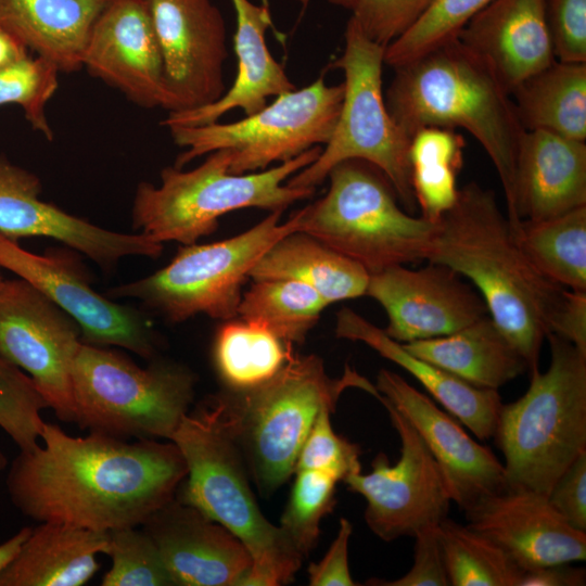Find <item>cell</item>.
I'll return each mask as SVG.
<instances>
[{"label": "cell", "instance_id": "obj_32", "mask_svg": "<svg viewBox=\"0 0 586 586\" xmlns=\"http://www.w3.org/2000/svg\"><path fill=\"white\" fill-rule=\"evenodd\" d=\"M531 263L553 283L586 292V206L511 226Z\"/></svg>", "mask_w": 586, "mask_h": 586}, {"label": "cell", "instance_id": "obj_3", "mask_svg": "<svg viewBox=\"0 0 586 586\" xmlns=\"http://www.w3.org/2000/svg\"><path fill=\"white\" fill-rule=\"evenodd\" d=\"M394 71L384 98L396 124L410 139L425 127L469 131L489 156L507 217L517 225V162L525 130L511 94L493 71L458 38Z\"/></svg>", "mask_w": 586, "mask_h": 586}, {"label": "cell", "instance_id": "obj_17", "mask_svg": "<svg viewBox=\"0 0 586 586\" xmlns=\"http://www.w3.org/2000/svg\"><path fill=\"white\" fill-rule=\"evenodd\" d=\"M366 295L384 308L385 334L403 344L451 334L489 315L477 291L453 269L431 262L370 275Z\"/></svg>", "mask_w": 586, "mask_h": 586}, {"label": "cell", "instance_id": "obj_18", "mask_svg": "<svg viewBox=\"0 0 586 586\" xmlns=\"http://www.w3.org/2000/svg\"><path fill=\"white\" fill-rule=\"evenodd\" d=\"M375 388L377 399L396 409L422 438L444 475L451 501L461 510L507 488L504 464L491 448L475 442L429 396L387 369L379 371Z\"/></svg>", "mask_w": 586, "mask_h": 586}, {"label": "cell", "instance_id": "obj_20", "mask_svg": "<svg viewBox=\"0 0 586 586\" xmlns=\"http://www.w3.org/2000/svg\"><path fill=\"white\" fill-rule=\"evenodd\" d=\"M81 66L141 107L175 109L144 0L109 1L92 26Z\"/></svg>", "mask_w": 586, "mask_h": 586}, {"label": "cell", "instance_id": "obj_35", "mask_svg": "<svg viewBox=\"0 0 586 586\" xmlns=\"http://www.w3.org/2000/svg\"><path fill=\"white\" fill-rule=\"evenodd\" d=\"M330 304L295 280L253 281L241 297L238 318L258 323L291 345L303 344Z\"/></svg>", "mask_w": 586, "mask_h": 586}, {"label": "cell", "instance_id": "obj_8", "mask_svg": "<svg viewBox=\"0 0 586 586\" xmlns=\"http://www.w3.org/2000/svg\"><path fill=\"white\" fill-rule=\"evenodd\" d=\"M330 187L296 211L300 231L361 265L369 275L425 260L436 222L398 204L384 174L360 160L336 164Z\"/></svg>", "mask_w": 586, "mask_h": 586}, {"label": "cell", "instance_id": "obj_12", "mask_svg": "<svg viewBox=\"0 0 586 586\" xmlns=\"http://www.w3.org/2000/svg\"><path fill=\"white\" fill-rule=\"evenodd\" d=\"M343 97V82L329 86L321 76L302 89L278 94L259 111L233 123L167 127L174 142L184 149L174 166L183 168L217 150L229 151V173L235 175L292 160L329 141Z\"/></svg>", "mask_w": 586, "mask_h": 586}, {"label": "cell", "instance_id": "obj_50", "mask_svg": "<svg viewBox=\"0 0 586 586\" xmlns=\"http://www.w3.org/2000/svg\"><path fill=\"white\" fill-rule=\"evenodd\" d=\"M28 55V49L10 31L0 26V69Z\"/></svg>", "mask_w": 586, "mask_h": 586}, {"label": "cell", "instance_id": "obj_1", "mask_svg": "<svg viewBox=\"0 0 586 586\" xmlns=\"http://www.w3.org/2000/svg\"><path fill=\"white\" fill-rule=\"evenodd\" d=\"M36 448L20 451L7 476L13 505L39 522L97 532L141 526L175 498L187 475L171 442L89 432L71 436L44 422Z\"/></svg>", "mask_w": 586, "mask_h": 586}, {"label": "cell", "instance_id": "obj_4", "mask_svg": "<svg viewBox=\"0 0 586 586\" xmlns=\"http://www.w3.org/2000/svg\"><path fill=\"white\" fill-rule=\"evenodd\" d=\"M169 441L178 447L187 464L184 484L176 498L226 527L251 556L252 566L241 586H279L291 582L304 559L256 502L222 394L189 410Z\"/></svg>", "mask_w": 586, "mask_h": 586}, {"label": "cell", "instance_id": "obj_7", "mask_svg": "<svg viewBox=\"0 0 586 586\" xmlns=\"http://www.w3.org/2000/svg\"><path fill=\"white\" fill-rule=\"evenodd\" d=\"M549 368L530 372L527 391L501 406L494 438L505 462L507 488L548 496L586 451V354L556 334Z\"/></svg>", "mask_w": 586, "mask_h": 586}, {"label": "cell", "instance_id": "obj_48", "mask_svg": "<svg viewBox=\"0 0 586 586\" xmlns=\"http://www.w3.org/2000/svg\"><path fill=\"white\" fill-rule=\"evenodd\" d=\"M550 333L586 354V292L565 291L550 322Z\"/></svg>", "mask_w": 586, "mask_h": 586}, {"label": "cell", "instance_id": "obj_42", "mask_svg": "<svg viewBox=\"0 0 586 586\" xmlns=\"http://www.w3.org/2000/svg\"><path fill=\"white\" fill-rule=\"evenodd\" d=\"M323 408L318 413L296 460L295 471L318 470L334 475L339 481L361 471L360 448L333 431L331 413Z\"/></svg>", "mask_w": 586, "mask_h": 586}, {"label": "cell", "instance_id": "obj_11", "mask_svg": "<svg viewBox=\"0 0 586 586\" xmlns=\"http://www.w3.org/2000/svg\"><path fill=\"white\" fill-rule=\"evenodd\" d=\"M282 213L270 212L252 228L225 240L181 245L166 266L112 288L107 295L138 300L170 323L196 315L234 319L252 267L280 238L300 231L296 212L285 222L280 221Z\"/></svg>", "mask_w": 586, "mask_h": 586}, {"label": "cell", "instance_id": "obj_49", "mask_svg": "<svg viewBox=\"0 0 586 586\" xmlns=\"http://www.w3.org/2000/svg\"><path fill=\"white\" fill-rule=\"evenodd\" d=\"M570 564H553L523 570L518 586H584L586 584L585 569Z\"/></svg>", "mask_w": 586, "mask_h": 586}, {"label": "cell", "instance_id": "obj_37", "mask_svg": "<svg viewBox=\"0 0 586 586\" xmlns=\"http://www.w3.org/2000/svg\"><path fill=\"white\" fill-rule=\"evenodd\" d=\"M288 504L280 518V528L298 555L305 559L315 548L320 522L335 505L339 480L324 471L298 470Z\"/></svg>", "mask_w": 586, "mask_h": 586}, {"label": "cell", "instance_id": "obj_14", "mask_svg": "<svg viewBox=\"0 0 586 586\" xmlns=\"http://www.w3.org/2000/svg\"><path fill=\"white\" fill-rule=\"evenodd\" d=\"M77 322L27 281H0V356L27 373L63 422H74Z\"/></svg>", "mask_w": 586, "mask_h": 586}, {"label": "cell", "instance_id": "obj_21", "mask_svg": "<svg viewBox=\"0 0 586 586\" xmlns=\"http://www.w3.org/2000/svg\"><path fill=\"white\" fill-rule=\"evenodd\" d=\"M464 513L470 527L496 543L522 570L586 559V532L571 526L538 493L505 488Z\"/></svg>", "mask_w": 586, "mask_h": 586}, {"label": "cell", "instance_id": "obj_9", "mask_svg": "<svg viewBox=\"0 0 586 586\" xmlns=\"http://www.w3.org/2000/svg\"><path fill=\"white\" fill-rule=\"evenodd\" d=\"M194 373L184 365L126 355L81 342L72 368L74 422L123 440H170L194 398Z\"/></svg>", "mask_w": 586, "mask_h": 586}, {"label": "cell", "instance_id": "obj_54", "mask_svg": "<svg viewBox=\"0 0 586 586\" xmlns=\"http://www.w3.org/2000/svg\"><path fill=\"white\" fill-rule=\"evenodd\" d=\"M1 280H2V279H1V276H0V281H1Z\"/></svg>", "mask_w": 586, "mask_h": 586}, {"label": "cell", "instance_id": "obj_47", "mask_svg": "<svg viewBox=\"0 0 586 586\" xmlns=\"http://www.w3.org/2000/svg\"><path fill=\"white\" fill-rule=\"evenodd\" d=\"M353 532L351 522L342 518L337 534L328 552L317 563H310L307 572L311 586H355L348 566V542Z\"/></svg>", "mask_w": 586, "mask_h": 586}, {"label": "cell", "instance_id": "obj_46", "mask_svg": "<svg viewBox=\"0 0 586 586\" xmlns=\"http://www.w3.org/2000/svg\"><path fill=\"white\" fill-rule=\"evenodd\" d=\"M547 498L571 526L586 532V451L560 475Z\"/></svg>", "mask_w": 586, "mask_h": 586}, {"label": "cell", "instance_id": "obj_27", "mask_svg": "<svg viewBox=\"0 0 586 586\" xmlns=\"http://www.w3.org/2000/svg\"><path fill=\"white\" fill-rule=\"evenodd\" d=\"M107 532L40 522L0 573V586H81L100 569Z\"/></svg>", "mask_w": 586, "mask_h": 586}, {"label": "cell", "instance_id": "obj_33", "mask_svg": "<svg viewBox=\"0 0 586 586\" xmlns=\"http://www.w3.org/2000/svg\"><path fill=\"white\" fill-rule=\"evenodd\" d=\"M294 346L263 326L240 318L224 321L213 344L215 369L229 391L241 392L271 379Z\"/></svg>", "mask_w": 586, "mask_h": 586}, {"label": "cell", "instance_id": "obj_52", "mask_svg": "<svg viewBox=\"0 0 586 586\" xmlns=\"http://www.w3.org/2000/svg\"><path fill=\"white\" fill-rule=\"evenodd\" d=\"M300 1H302L303 3H306L308 0H300ZM328 1L333 5L341 7V8L352 11L358 0H328Z\"/></svg>", "mask_w": 586, "mask_h": 586}, {"label": "cell", "instance_id": "obj_39", "mask_svg": "<svg viewBox=\"0 0 586 586\" xmlns=\"http://www.w3.org/2000/svg\"><path fill=\"white\" fill-rule=\"evenodd\" d=\"M103 553L112 565L102 586H175L155 543L141 526L109 531Z\"/></svg>", "mask_w": 586, "mask_h": 586}, {"label": "cell", "instance_id": "obj_24", "mask_svg": "<svg viewBox=\"0 0 586 586\" xmlns=\"http://www.w3.org/2000/svg\"><path fill=\"white\" fill-rule=\"evenodd\" d=\"M231 3L237 20L233 40L238 67L233 85L214 103L169 112L162 122L166 128L215 123L235 109L250 115L263 109L269 98L295 89L267 47L266 31L271 25L268 9L251 0H231Z\"/></svg>", "mask_w": 586, "mask_h": 586}, {"label": "cell", "instance_id": "obj_45", "mask_svg": "<svg viewBox=\"0 0 586 586\" xmlns=\"http://www.w3.org/2000/svg\"><path fill=\"white\" fill-rule=\"evenodd\" d=\"M437 526L424 528L415 535L413 563L406 574L394 581L374 578L368 581L367 584L379 586L450 585Z\"/></svg>", "mask_w": 586, "mask_h": 586}, {"label": "cell", "instance_id": "obj_34", "mask_svg": "<svg viewBox=\"0 0 586 586\" xmlns=\"http://www.w3.org/2000/svg\"><path fill=\"white\" fill-rule=\"evenodd\" d=\"M466 141L455 129L425 127L410 139L411 186L423 218L436 222L454 205Z\"/></svg>", "mask_w": 586, "mask_h": 586}, {"label": "cell", "instance_id": "obj_53", "mask_svg": "<svg viewBox=\"0 0 586 586\" xmlns=\"http://www.w3.org/2000/svg\"><path fill=\"white\" fill-rule=\"evenodd\" d=\"M8 466V457L0 449V472L4 470Z\"/></svg>", "mask_w": 586, "mask_h": 586}, {"label": "cell", "instance_id": "obj_43", "mask_svg": "<svg viewBox=\"0 0 586 586\" xmlns=\"http://www.w3.org/2000/svg\"><path fill=\"white\" fill-rule=\"evenodd\" d=\"M432 0H358L352 18L372 41L387 47L408 31Z\"/></svg>", "mask_w": 586, "mask_h": 586}, {"label": "cell", "instance_id": "obj_22", "mask_svg": "<svg viewBox=\"0 0 586 586\" xmlns=\"http://www.w3.org/2000/svg\"><path fill=\"white\" fill-rule=\"evenodd\" d=\"M141 527L175 586H241L252 566L249 551L231 532L176 497Z\"/></svg>", "mask_w": 586, "mask_h": 586}, {"label": "cell", "instance_id": "obj_40", "mask_svg": "<svg viewBox=\"0 0 586 586\" xmlns=\"http://www.w3.org/2000/svg\"><path fill=\"white\" fill-rule=\"evenodd\" d=\"M59 73L51 61L29 54L0 69V105H20L31 128L50 141L54 135L46 106L59 88Z\"/></svg>", "mask_w": 586, "mask_h": 586}, {"label": "cell", "instance_id": "obj_25", "mask_svg": "<svg viewBox=\"0 0 586 586\" xmlns=\"http://www.w3.org/2000/svg\"><path fill=\"white\" fill-rule=\"evenodd\" d=\"M520 219H545L586 206V143L525 130L517 162Z\"/></svg>", "mask_w": 586, "mask_h": 586}, {"label": "cell", "instance_id": "obj_44", "mask_svg": "<svg viewBox=\"0 0 586 586\" xmlns=\"http://www.w3.org/2000/svg\"><path fill=\"white\" fill-rule=\"evenodd\" d=\"M555 58L586 63V0H545Z\"/></svg>", "mask_w": 586, "mask_h": 586}, {"label": "cell", "instance_id": "obj_29", "mask_svg": "<svg viewBox=\"0 0 586 586\" xmlns=\"http://www.w3.org/2000/svg\"><path fill=\"white\" fill-rule=\"evenodd\" d=\"M403 346L412 355L481 388L498 390L528 371L525 359L489 315L451 334Z\"/></svg>", "mask_w": 586, "mask_h": 586}, {"label": "cell", "instance_id": "obj_51", "mask_svg": "<svg viewBox=\"0 0 586 586\" xmlns=\"http://www.w3.org/2000/svg\"><path fill=\"white\" fill-rule=\"evenodd\" d=\"M30 531L31 527H22L13 536L0 544V573L16 557Z\"/></svg>", "mask_w": 586, "mask_h": 586}, {"label": "cell", "instance_id": "obj_30", "mask_svg": "<svg viewBox=\"0 0 586 586\" xmlns=\"http://www.w3.org/2000/svg\"><path fill=\"white\" fill-rule=\"evenodd\" d=\"M249 278L300 281L332 304L366 295L370 275L316 238L295 231L275 242L252 267Z\"/></svg>", "mask_w": 586, "mask_h": 586}, {"label": "cell", "instance_id": "obj_23", "mask_svg": "<svg viewBox=\"0 0 586 586\" xmlns=\"http://www.w3.org/2000/svg\"><path fill=\"white\" fill-rule=\"evenodd\" d=\"M457 38L488 65L509 93L556 61L545 0H494Z\"/></svg>", "mask_w": 586, "mask_h": 586}, {"label": "cell", "instance_id": "obj_6", "mask_svg": "<svg viewBox=\"0 0 586 586\" xmlns=\"http://www.w3.org/2000/svg\"><path fill=\"white\" fill-rule=\"evenodd\" d=\"M349 387L379 396L375 385L349 366L341 377L331 378L319 356L293 351L265 383L221 393L249 474L263 495L272 494L294 474L318 413L323 408L335 410L341 394Z\"/></svg>", "mask_w": 586, "mask_h": 586}, {"label": "cell", "instance_id": "obj_5", "mask_svg": "<svg viewBox=\"0 0 586 586\" xmlns=\"http://www.w3.org/2000/svg\"><path fill=\"white\" fill-rule=\"evenodd\" d=\"M316 145L296 157L260 171L229 173L228 150L207 154L190 170L168 166L161 171L158 186L138 184L131 209L132 228L158 242L196 243L212 234L221 216L242 208L283 211L309 199L315 188H298L286 180L317 160Z\"/></svg>", "mask_w": 586, "mask_h": 586}, {"label": "cell", "instance_id": "obj_26", "mask_svg": "<svg viewBox=\"0 0 586 586\" xmlns=\"http://www.w3.org/2000/svg\"><path fill=\"white\" fill-rule=\"evenodd\" d=\"M335 335L339 339L362 342L382 357L405 369L480 440L494 436L502 406L497 390L476 387L443 368L412 355L402 343L386 335L383 329L348 307H343L336 314Z\"/></svg>", "mask_w": 586, "mask_h": 586}, {"label": "cell", "instance_id": "obj_36", "mask_svg": "<svg viewBox=\"0 0 586 586\" xmlns=\"http://www.w3.org/2000/svg\"><path fill=\"white\" fill-rule=\"evenodd\" d=\"M437 532L450 585L518 586L523 570L488 537L448 518Z\"/></svg>", "mask_w": 586, "mask_h": 586}, {"label": "cell", "instance_id": "obj_2", "mask_svg": "<svg viewBox=\"0 0 586 586\" xmlns=\"http://www.w3.org/2000/svg\"><path fill=\"white\" fill-rule=\"evenodd\" d=\"M425 260L468 278L528 372L539 368L543 342L566 289L531 263L492 190L475 181L458 190L454 205L436 221Z\"/></svg>", "mask_w": 586, "mask_h": 586}, {"label": "cell", "instance_id": "obj_13", "mask_svg": "<svg viewBox=\"0 0 586 586\" xmlns=\"http://www.w3.org/2000/svg\"><path fill=\"white\" fill-rule=\"evenodd\" d=\"M388 412L400 438V456L390 464L385 454L373 459L372 471L349 474L343 482L366 501L365 520L382 540L415 537L447 518L453 502L444 475L422 438L390 404Z\"/></svg>", "mask_w": 586, "mask_h": 586}, {"label": "cell", "instance_id": "obj_15", "mask_svg": "<svg viewBox=\"0 0 586 586\" xmlns=\"http://www.w3.org/2000/svg\"><path fill=\"white\" fill-rule=\"evenodd\" d=\"M27 281L78 324L81 341L118 346L139 357L155 358L158 339L140 310L97 292L80 263L65 251L36 254L0 233V268Z\"/></svg>", "mask_w": 586, "mask_h": 586}, {"label": "cell", "instance_id": "obj_16", "mask_svg": "<svg viewBox=\"0 0 586 586\" xmlns=\"http://www.w3.org/2000/svg\"><path fill=\"white\" fill-rule=\"evenodd\" d=\"M175 111L208 105L227 91L225 18L212 0H144Z\"/></svg>", "mask_w": 586, "mask_h": 586}, {"label": "cell", "instance_id": "obj_28", "mask_svg": "<svg viewBox=\"0 0 586 586\" xmlns=\"http://www.w3.org/2000/svg\"><path fill=\"white\" fill-rule=\"evenodd\" d=\"M110 0H0V26L60 69L81 66L92 26Z\"/></svg>", "mask_w": 586, "mask_h": 586}, {"label": "cell", "instance_id": "obj_19", "mask_svg": "<svg viewBox=\"0 0 586 586\" xmlns=\"http://www.w3.org/2000/svg\"><path fill=\"white\" fill-rule=\"evenodd\" d=\"M34 173L0 155V233L17 240L46 237L62 242L109 270L127 256L157 258L163 243L137 233L101 228L41 200Z\"/></svg>", "mask_w": 586, "mask_h": 586}, {"label": "cell", "instance_id": "obj_10", "mask_svg": "<svg viewBox=\"0 0 586 586\" xmlns=\"http://www.w3.org/2000/svg\"><path fill=\"white\" fill-rule=\"evenodd\" d=\"M342 55L333 63L344 75V97L334 130L315 162L286 180L298 188H316L336 164L365 161L381 170L403 208L415 214L410 138L391 116L382 90L385 47L370 40L349 17Z\"/></svg>", "mask_w": 586, "mask_h": 586}, {"label": "cell", "instance_id": "obj_38", "mask_svg": "<svg viewBox=\"0 0 586 586\" xmlns=\"http://www.w3.org/2000/svg\"><path fill=\"white\" fill-rule=\"evenodd\" d=\"M494 0H432L422 17L384 51V64L396 68L457 38L464 25Z\"/></svg>", "mask_w": 586, "mask_h": 586}, {"label": "cell", "instance_id": "obj_41", "mask_svg": "<svg viewBox=\"0 0 586 586\" xmlns=\"http://www.w3.org/2000/svg\"><path fill=\"white\" fill-rule=\"evenodd\" d=\"M49 408L31 378L0 356V428L20 451L39 445L44 421L41 410Z\"/></svg>", "mask_w": 586, "mask_h": 586}, {"label": "cell", "instance_id": "obj_31", "mask_svg": "<svg viewBox=\"0 0 586 586\" xmlns=\"http://www.w3.org/2000/svg\"><path fill=\"white\" fill-rule=\"evenodd\" d=\"M524 130L586 139V63L556 60L511 91Z\"/></svg>", "mask_w": 586, "mask_h": 586}]
</instances>
